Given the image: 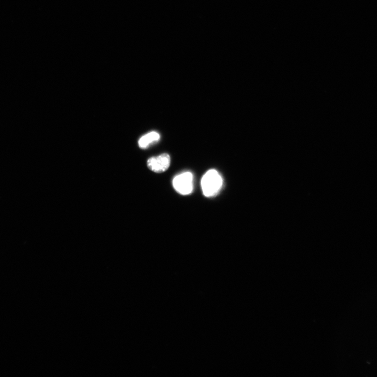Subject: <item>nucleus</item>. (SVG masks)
Segmentation results:
<instances>
[{
  "label": "nucleus",
  "instance_id": "1",
  "mask_svg": "<svg viewBox=\"0 0 377 377\" xmlns=\"http://www.w3.org/2000/svg\"><path fill=\"white\" fill-rule=\"evenodd\" d=\"M201 184L204 195L206 197H212L218 194L222 187L223 180L216 170H211L203 176Z\"/></svg>",
  "mask_w": 377,
  "mask_h": 377
},
{
  "label": "nucleus",
  "instance_id": "2",
  "mask_svg": "<svg viewBox=\"0 0 377 377\" xmlns=\"http://www.w3.org/2000/svg\"><path fill=\"white\" fill-rule=\"evenodd\" d=\"M175 190L182 195H188L192 193L194 188L193 175L190 172L180 174L173 180Z\"/></svg>",
  "mask_w": 377,
  "mask_h": 377
},
{
  "label": "nucleus",
  "instance_id": "3",
  "mask_svg": "<svg viewBox=\"0 0 377 377\" xmlns=\"http://www.w3.org/2000/svg\"><path fill=\"white\" fill-rule=\"evenodd\" d=\"M171 164V157L169 154H163L150 158L148 161L149 169L156 173L166 172Z\"/></svg>",
  "mask_w": 377,
  "mask_h": 377
},
{
  "label": "nucleus",
  "instance_id": "4",
  "mask_svg": "<svg viewBox=\"0 0 377 377\" xmlns=\"http://www.w3.org/2000/svg\"><path fill=\"white\" fill-rule=\"evenodd\" d=\"M160 138V134L153 131L142 136L138 141V145L140 148L146 149L151 145L157 143Z\"/></svg>",
  "mask_w": 377,
  "mask_h": 377
}]
</instances>
